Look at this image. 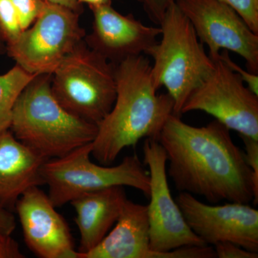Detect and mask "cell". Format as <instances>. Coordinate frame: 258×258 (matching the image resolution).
Here are the masks:
<instances>
[{
  "mask_svg": "<svg viewBox=\"0 0 258 258\" xmlns=\"http://www.w3.org/2000/svg\"><path fill=\"white\" fill-rule=\"evenodd\" d=\"M158 142L165 151L168 174L176 189L209 203H258L252 170L230 130L215 120L205 126L185 123L171 114Z\"/></svg>",
  "mask_w": 258,
  "mask_h": 258,
  "instance_id": "obj_1",
  "label": "cell"
},
{
  "mask_svg": "<svg viewBox=\"0 0 258 258\" xmlns=\"http://www.w3.org/2000/svg\"><path fill=\"white\" fill-rule=\"evenodd\" d=\"M116 96L111 111L98 125L91 155L102 164H111L125 148L142 139L157 140L174 103L159 94L151 74V62L143 55L115 64Z\"/></svg>",
  "mask_w": 258,
  "mask_h": 258,
  "instance_id": "obj_2",
  "label": "cell"
},
{
  "mask_svg": "<svg viewBox=\"0 0 258 258\" xmlns=\"http://www.w3.org/2000/svg\"><path fill=\"white\" fill-rule=\"evenodd\" d=\"M10 130L46 160L92 143L98 125L64 109L51 91V75H37L15 103Z\"/></svg>",
  "mask_w": 258,
  "mask_h": 258,
  "instance_id": "obj_3",
  "label": "cell"
},
{
  "mask_svg": "<svg viewBox=\"0 0 258 258\" xmlns=\"http://www.w3.org/2000/svg\"><path fill=\"white\" fill-rule=\"evenodd\" d=\"M159 25L160 41L145 54L153 59L154 86L158 90L166 88L174 101V114L181 116L185 102L211 73L215 62L176 3L168 8Z\"/></svg>",
  "mask_w": 258,
  "mask_h": 258,
  "instance_id": "obj_4",
  "label": "cell"
},
{
  "mask_svg": "<svg viewBox=\"0 0 258 258\" xmlns=\"http://www.w3.org/2000/svg\"><path fill=\"white\" fill-rule=\"evenodd\" d=\"M51 91L64 109L98 125L115 102V64L83 40L51 75Z\"/></svg>",
  "mask_w": 258,
  "mask_h": 258,
  "instance_id": "obj_5",
  "label": "cell"
},
{
  "mask_svg": "<svg viewBox=\"0 0 258 258\" xmlns=\"http://www.w3.org/2000/svg\"><path fill=\"white\" fill-rule=\"evenodd\" d=\"M91 152L92 143L44 163L42 179L55 208L83 194L115 186H130L149 196V174L137 154L125 157L118 165L104 166L91 161Z\"/></svg>",
  "mask_w": 258,
  "mask_h": 258,
  "instance_id": "obj_6",
  "label": "cell"
},
{
  "mask_svg": "<svg viewBox=\"0 0 258 258\" xmlns=\"http://www.w3.org/2000/svg\"><path fill=\"white\" fill-rule=\"evenodd\" d=\"M80 15L46 3L35 22L7 45V55L30 74L52 75L86 37Z\"/></svg>",
  "mask_w": 258,
  "mask_h": 258,
  "instance_id": "obj_7",
  "label": "cell"
},
{
  "mask_svg": "<svg viewBox=\"0 0 258 258\" xmlns=\"http://www.w3.org/2000/svg\"><path fill=\"white\" fill-rule=\"evenodd\" d=\"M213 60L211 73L191 93L181 114L205 112L240 136L258 140V96L218 57Z\"/></svg>",
  "mask_w": 258,
  "mask_h": 258,
  "instance_id": "obj_8",
  "label": "cell"
},
{
  "mask_svg": "<svg viewBox=\"0 0 258 258\" xmlns=\"http://www.w3.org/2000/svg\"><path fill=\"white\" fill-rule=\"evenodd\" d=\"M144 164L149 168L150 202L147 205L150 247L156 258L161 252L184 246L208 245L194 233L171 196L167 179V157L157 140L146 139Z\"/></svg>",
  "mask_w": 258,
  "mask_h": 258,
  "instance_id": "obj_9",
  "label": "cell"
},
{
  "mask_svg": "<svg viewBox=\"0 0 258 258\" xmlns=\"http://www.w3.org/2000/svg\"><path fill=\"white\" fill-rule=\"evenodd\" d=\"M192 25L199 40L209 48L212 60L222 50L231 51L245 60L250 72L258 73V34L240 15L219 0H176Z\"/></svg>",
  "mask_w": 258,
  "mask_h": 258,
  "instance_id": "obj_10",
  "label": "cell"
},
{
  "mask_svg": "<svg viewBox=\"0 0 258 258\" xmlns=\"http://www.w3.org/2000/svg\"><path fill=\"white\" fill-rule=\"evenodd\" d=\"M176 203L189 228L205 244L230 242L258 252V210L248 204L208 205L186 192L179 193Z\"/></svg>",
  "mask_w": 258,
  "mask_h": 258,
  "instance_id": "obj_11",
  "label": "cell"
},
{
  "mask_svg": "<svg viewBox=\"0 0 258 258\" xmlns=\"http://www.w3.org/2000/svg\"><path fill=\"white\" fill-rule=\"evenodd\" d=\"M18 212L24 240L40 258H79L67 222L55 210L48 195L32 186L19 198Z\"/></svg>",
  "mask_w": 258,
  "mask_h": 258,
  "instance_id": "obj_12",
  "label": "cell"
},
{
  "mask_svg": "<svg viewBox=\"0 0 258 258\" xmlns=\"http://www.w3.org/2000/svg\"><path fill=\"white\" fill-rule=\"evenodd\" d=\"M90 9L92 30L85 37V42L111 63L145 54L161 35L160 27L147 26L132 15L120 14L111 5Z\"/></svg>",
  "mask_w": 258,
  "mask_h": 258,
  "instance_id": "obj_13",
  "label": "cell"
},
{
  "mask_svg": "<svg viewBox=\"0 0 258 258\" xmlns=\"http://www.w3.org/2000/svg\"><path fill=\"white\" fill-rule=\"evenodd\" d=\"M46 161L10 129L0 132V205L12 210L27 190L43 185L42 167Z\"/></svg>",
  "mask_w": 258,
  "mask_h": 258,
  "instance_id": "obj_14",
  "label": "cell"
},
{
  "mask_svg": "<svg viewBox=\"0 0 258 258\" xmlns=\"http://www.w3.org/2000/svg\"><path fill=\"white\" fill-rule=\"evenodd\" d=\"M127 200L124 186H115L83 194L70 203L76 212L75 222L79 230V258L106 237Z\"/></svg>",
  "mask_w": 258,
  "mask_h": 258,
  "instance_id": "obj_15",
  "label": "cell"
},
{
  "mask_svg": "<svg viewBox=\"0 0 258 258\" xmlns=\"http://www.w3.org/2000/svg\"><path fill=\"white\" fill-rule=\"evenodd\" d=\"M147 205L127 200L115 227L96 247L79 258H154Z\"/></svg>",
  "mask_w": 258,
  "mask_h": 258,
  "instance_id": "obj_16",
  "label": "cell"
},
{
  "mask_svg": "<svg viewBox=\"0 0 258 258\" xmlns=\"http://www.w3.org/2000/svg\"><path fill=\"white\" fill-rule=\"evenodd\" d=\"M36 76L16 64L8 72L0 74V132L10 129L15 103Z\"/></svg>",
  "mask_w": 258,
  "mask_h": 258,
  "instance_id": "obj_17",
  "label": "cell"
},
{
  "mask_svg": "<svg viewBox=\"0 0 258 258\" xmlns=\"http://www.w3.org/2000/svg\"><path fill=\"white\" fill-rule=\"evenodd\" d=\"M0 30L7 45L14 41L23 31L11 0H0Z\"/></svg>",
  "mask_w": 258,
  "mask_h": 258,
  "instance_id": "obj_18",
  "label": "cell"
},
{
  "mask_svg": "<svg viewBox=\"0 0 258 258\" xmlns=\"http://www.w3.org/2000/svg\"><path fill=\"white\" fill-rule=\"evenodd\" d=\"M11 2L23 30L35 22L47 3L45 0H11Z\"/></svg>",
  "mask_w": 258,
  "mask_h": 258,
  "instance_id": "obj_19",
  "label": "cell"
},
{
  "mask_svg": "<svg viewBox=\"0 0 258 258\" xmlns=\"http://www.w3.org/2000/svg\"><path fill=\"white\" fill-rule=\"evenodd\" d=\"M229 5L243 19L249 28L258 34V0H219Z\"/></svg>",
  "mask_w": 258,
  "mask_h": 258,
  "instance_id": "obj_20",
  "label": "cell"
},
{
  "mask_svg": "<svg viewBox=\"0 0 258 258\" xmlns=\"http://www.w3.org/2000/svg\"><path fill=\"white\" fill-rule=\"evenodd\" d=\"M218 57L222 62H225L231 70H232L234 72L240 76L246 86L252 93L258 96V75L257 74H254L249 71H244L243 69H242L239 64L236 63L230 58L229 51L222 50L219 54Z\"/></svg>",
  "mask_w": 258,
  "mask_h": 258,
  "instance_id": "obj_21",
  "label": "cell"
},
{
  "mask_svg": "<svg viewBox=\"0 0 258 258\" xmlns=\"http://www.w3.org/2000/svg\"><path fill=\"white\" fill-rule=\"evenodd\" d=\"M216 257L257 258L258 252H252L230 242H219L214 245Z\"/></svg>",
  "mask_w": 258,
  "mask_h": 258,
  "instance_id": "obj_22",
  "label": "cell"
},
{
  "mask_svg": "<svg viewBox=\"0 0 258 258\" xmlns=\"http://www.w3.org/2000/svg\"><path fill=\"white\" fill-rule=\"evenodd\" d=\"M143 6L146 13L154 23L159 25L166 10L176 0H137Z\"/></svg>",
  "mask_w": 258,
  "mask_h": 258,
  "instance_id": "obj_23",
  "label": "cell"
},
{
  "mask_svg": "<svg viewBox=\"0 0 258 258\" xmlns=\"http://www.w3.org/2000/svg\"><path fill=\"white\" fill-rule=\"evenodd\" d=\"M240 137L245 147L244 157L252 170L254 188L258 192V140L242 136H240Z\"/></svg>",
  "mask_w": 258,
  "mask_h": 258,
  "instance_id": "obj_24",
  "label": "cell"
},
{
  "mask_svg": "<svg viewBox=\"0 0 258 258\" xmlns=\"http://www.w3.org/2000/svg\"><path fill=\"white\" fill-rule=\"evenodd\" d=\"M20 245L11 235L0 234V258H24Z\"/></svg>",
  "mask_w": 258,
  "mask_h": 258,
  "instance_id": "obj_25",
  "label": "cell"
},
{
  "mask_svg": "<svg viewBox=\"0 0 258 258\" xmlns=\"http://www.w3.org/2000/svg\"><path fill=\"white\" fill-rule=\"evenodd\" d=\"M16 227V220L11 210L0 205V234L11 235Z\"/></svg>",
  "mask_w": 258,
  "mask_h": 258,
  "instance_id": "obj_26",
  "label": "cell"
},
{
  "mask_svg": "<svg viewBox=\"0 0 258 258\" xmlns=\"http://www.w3.org/2000/svg\"><path fill=\"white\" fill-rule=\"evenodd\" d=\"M45 1L69 8L80 15L83 13V5L80 4L79 0H45Z\"/></svg>",
  "mask_w": 258,
  "mask_h": 258,
  "instance_id": "obj_27",
  "label": "cell"
},
{
  "mask_svg": "<svg viewBox=\"0 0 258 258\" xmlns=\"http://www.w3.org/2000/svg\"><path fill=\"white\" fill-rule=\"evenodd\" d=\"M81 5H88L90 8L111 5V0H79Z\"/></svg>",
  "mask_w": 258,
  "mask_h": 258,
  "instance_id": "obj_28",
  "label": "cell"
},
{
  "mask_svg": "<svg viewBox=\"0 0 258 258\" xmlns=\"http://www.w3.org/2000/svg\"><path fill=\"white\" fill-rule=\"evenodd\" d=\"M7 44L0 30V55L6 54Z\"/></svg>",
  "mask_w": 258,
  "mask_h": 258,
  "instance_id": "obj_29",
  "label": "cell"
}]
</instances>
